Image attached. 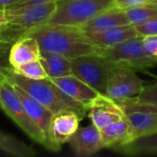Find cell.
Instances as JSON below:
<instances>
[{
	"label": "cell",
	"instance_id": "obj_20",
	"mask_svg": "<svg viewBox=\"0 0 157 157\" xmlns=\"http://www.w3.org/2000/svg\"><path fill=\"white\" fill-rule=\"evenodd\" d=\"M115 151L131 156L157 155V131L138 137Z\"/></svg>",
	"mask_w": 157,
	"mask_h": 157
},
{
	"label": "cell",
	"instance_id": "obj_3",
	"mask_svg": "<svg viewBox=\"0 0 157 157\" xmlns=\"http://www.w3.org/2000/svg\"><path fill=\"white\" fill-rule=\"evenodd\" d=\"M57 2L29 4L6 7L7 24L2 28L3 40L13 44L27 31L47 24L56 9Z\"/></svg>",
	"mask_w": 157,
	"mask_h": 157
},
{
	"label": "cell",
	"instance_id": "obj_18",
	"mask_svg": "<svg viewBox=\"0 0 157 157\" xmlns=\"http://www.w3.org/2000/svg\"><path fill=\"white\" fill-rule=\"evenodd\" d=\"M104 148H118L129 144L134 139L132 126L126 118L120 120L100 131Z\"/></svg>",
	"mask_w": 157,
	"mask_h": 157
},
{
	"label": "cell",
	"instance_id": "obj_13",
	"mask_svg": "<svg viewBox=\"0 0 157 157\" xmlns=\"http://www.w3.org/2000/svg\"><path fill=\"white\" fill-rule=\"evenodd\" d=\"M69 144L74 154L79 157L91 156L104 148L100 131L93 124L79 127Z\"/></svg>",
	"mask_w": 157,
	"mask_h": 157
},
{
	"label": "cell",
	"instance_id": "obj_6",
	"mask_svg": "<svg viewBox=\"0 0 157 157\" xmlns=\"http://www.w3.org/2000/svg\"><path fill=\"white\" fill-rule=\"evenodd\" d=\"M115 65L101 53L86 54L71 59L72 74L103 95H106L108 79Z\"/></svg>",
	"mask_w": 157,
	"mask_h": 157
},
{
	"label": "cell",
	"instance_id": "obj_32",
	"mask_svg": "<svg viewBox=\"0 0 157 157\" xmlns=\"http://www.w3.org/2000/svg\"><path fill=\"white\" fill-rule=\"evenodd\" d=\"M6 77V68L0 67V81L3 80L4 78Z\"/></svg>",
	"mask_w": 157,
	"mask_h": 157
},
{
	"label": "cell",
	"instance_id": "obj_5",
	"mask_svg": "<svg viewBox=\"0 0 157 157\" xmlns=\"http://www.w3.org/2000/svg\"><path fill=\"white\" fill-rule=\"evenodd\" d=\"M0 109L32 141L47 149L48 144L44 134L28 115L7 76L0 81Z\"/></svg>",
	"mask_w": 157,
	"mask_h": 157
},
{
	"label": "cell",
	"instance_id": "obj_30",
	"mask_svg": "<svg viewBox=\"0 0 157 157\" xmlns=\"http://www.w3.org/2000/svg\"><path fill=\"white\" fill-rule=\"evenodd\" d=\"M7 24V19L6 17V8L0 7V28L5 27Z\"/></svg>",
	"mask_w": 157,
	"mask_h": 157
},
{
	"label": "cell",
	"instance_id": "obj_28",
	"mask_svg": "<svg viewBox=\"0 0 157 157\" xmlns=\"http://www.w3.org/2000/svg\"><path fill=\"white\" fill-rule=\"evenodd\" d=\"M57 1L58 0H18L14 6H21V5H29V4H45V3L57 2Z\"/></svg>",
	"mask_w": 157,
	"mask_h": 157
},
{
	"label": "cell",
	"instance_id": "obj_14",
	"mask_svg": "<svg viewBox=\"0 0 157 157\" xmlns=\"http://www.w3.org/2000/svg\"><path fill=\"white\" fill-rule=\"evenodd\" d=\"M50 79L67 96L85 106L87 110L91 103L99 95L98 91L74 75Z\"/></svg>",
	"mask_w": 157,
	"mask_h": 157
},
{
	"label": "cell",
	"instance_id": "obj_17",
	"mask_svg": "<svg viewBox=\"0 0 157 157\" xmlns=\"http://www.w3.org/2000/svg\"><path fill=\"white\" fill-rule=\"evenodd\" d=\"M86 35L102 49L117 45L126 40L140 36L136 28L132 24L117 26L103 31L87 33Z\"/></svg>",
	"mask_w": 157,
	"mask_h": 157
},
{
	"label": "cell",
	"instance_id": "obj_34",
	"mask_svg": "<svg viewBox=\"0 0 157 157\" xmlns=\"http://www.w3.org/2000/svg\"><path fill=\"white\" fill-rule=\"evenodd\" d=\"M152 3H153L154 5H155V6H157V0H155V1H154V2H152Z\"/></svg>",
	"mask_w": 157,
	"mask_h": 157
},
{
	"label": "cell",
	"instance_id": "obj_29",
	"mask_svg": "<svg viewBox=\"0 0 157 157\" xmlns=\"http://www.w3.org/2000/svg\"><path fill=\"white\" fill-rule=\"evenodd\" d=\"M11 45H12V44L9 43V42L0 40V57L5 56V55L6 54V52H9Z\"/></svg>",
	"mask_w": 157,
	"mask_h": 157
},
{
	"label": "cell",
	"instance_id": "obj_11",
	"mask_svg": "<svg viewBox=\"0 0 157 157\" xmlns=\"http://www.w3.org/2000/svg\"><path fill=\"white\" fill-rule=\"evenodd\" d=\"M91 123L99 131L125 118L123 110L116 100L107 95L99 94L87 110Z\"/></svg>",
	"mask_w": 157,
	"mask_h": 157
},
{
	"label": "cell",
	"instance_id": "obj_33",
	"mask_svg": "<svg viewBox=\"0 0 157 157\" xmlns=\"http://www.w3.org/2000/svg\"><path fill=\"white\" fill-rule=\"evenodd\" d=\"M0 40L4 41L3 40V35H2V28H0Z\"/></svg>",
	"mask_w": 157,
	"mask_h": 157
},
{
	"label": "cell",
	"instance_id": "obj_7",
	"mask_svg": "<svg viewBox=\"0 0 157 157\" xmlns=\"http://www.w3.org/2000/svg\"><path fill=\"white\" fill-rule=\"evenodd\" d=\"M101 54L117 65L126 66L133 70H145L157 63L156 58L146 52L142 36L104 48Z\"/></svg>",
	"mask_w": 157,
	"mask_h": 157
},
{
	"label": "cell",
	"instance_id": "obj_31",
	"mask_svg": "<svg viewBox=\"0 0 157 157\" xmlns=\"http://www.w3.org/2000/svg\"><path fill=\"white\" fill-rule=\"evenodd\" d=\"M18 0H0V7H8L14 6Z\"/></svg>",
	"mask_w": 157,
	"mask_h": 157
},
{
	"label": "cell",
	"instance_id": "obj_26",
	"mask_svg": "<svg viewBox=\"0 0 157 157\" xmlns=\"http://www.w3.org/2000/svg\"><path fill=\"white\" fill-rule=\"evenodd\" d=\"M143 42L146 52L157 59V34L144 36Z\"/></svg>",
	"mask_w": 157,
	"mask_h": 157
},
{
	"label": "cell",
	"instance_id": "obj_24",
	"mask_svg": "<svg viewBox=\"0 0 157 157\" xmlns=\"http://www.w3.org/2000/svg\"><path fill=\"white\" fill-rule=\"evenodd\" d=\"M138 100L157 109V83L144 86L143 91L136 97Z\"/></svg>",
	"mask_w": 157,
	"mask_h": 157
},
{
	"label": "cell",
	"instance_id": "obj_16",
	"mask_svg": "<svg viewBox=\"0 0 157 157\" xmlns=\"http://www.w3.org/2000/svg\"><path fill=\"white\" fill-rule=\"evenodd\" d=\"M40 50L35 39L29 36H22L17 39L9 50V63L16 67L35 60H40Z\"/></svg>",
	"mask_w": 157,
	"mask_h": 157
},
{
	"label": "cell",
	"instance_id": "obj_35",
	"mask_svg": "<svg viewBox=\"0 0 157 157\" xmlns=\"http://www.w3.org/2000/svg\"><path fill=\"white\" fill-rule=\"evenodd\" d=\"M3 8H4V7H3Z\"/></svg>",
	"mask_w": 157,
	"mask_h": 157
},
{
	"label": "cell",
	"instance_id": "obj_27",
	"mask_svg": "<svg viewBox=\"0 0 157 157\" xmlns=\"http://www.w3.org/2000/svg\"><path fill=\"white\" fill-rule=\"evenodd\" d=\"M155 0H114V6L125 10L137 6H142L154 2Z\"/></svg>",
	"mask_w": 157,
	"mask_h": 157
},
{
	"label": "cell",
	"instance_id": "obj_19",
	"mask_svg": "<svg viewBox=\"0 0 157 157\" xmlns=\"http://www.w3.org/2000/svg\"><path fill=\"white\" fill-rule=\"evenodd\" d=\"M40 61L47 74L48 78L62 77L72 74L71 59L56 53L40 52Z\"/></svg>",
	"mask_w": 157,
	"mask_h": 157
},
{
	"label": "cell",
	"instance_id": "obj_22",
	"mask_svg": "<svg viewBox=\"0 0 157 157\" xmlns=\"http://www.w3.org/2000/svg\"><path fill=\"white\" fill-rule=\"evenodd\" d=\"M130 24L137 26L157 17V6L153 3L137 6L124 10Z\"/></svg>",
	"mask_w": 157,
	"mask_h": 157
},
{
	"label": "cell",
	"instance_id": "obj_1",
	"mask_svg": "<svg viewBox=\"0 0 157 157\" xmlns=\"http://www.w3.org/2000/svg\"><path fill=\"white\" fill-rule=\"evenodd\" d=\"M24 35L36 40L40 52L61 54L69 59L101 53L103 50L79 27L47 23L27 31Z\"/></svg>",
	"mask_w": 157,
	"mask_h": 157
},
{
	"label": "cell",
	"instance_id": "obj_10",
	"mask_svg": "<svg viewBox=\"0 0 157 157\" xmlns=\"http://www.w3.org/2000/svg\"><path fill=\"white\" fill-rule=\"evenodd\" d=\"M82 120L83 118L80 115L70 110L53 114L49 131L51 151L59 152L63 144L69 143L79 128Z\"/></svg>",
	"mask_w": 157,
	"mask_h": 157
},
{
	"label": "cell",
	"instance_id": "obj_8",
	"mask_svg": "<svg viewBox=\"0 0 157 157\" xmlns=\"http://www.w3.org/2000/svg\"><path fill=\"white\" fill-rule=\"evenodd\" d=\"M117 103L132 126L134 139L157 131L156 108L141 102L136 97L120 100Z\"/></svg>",
	"mask_w": 157,
	"mask_h": 157
},
{
	"label": "cell",
	"instance_id": "obj_23",
	"mask_svg": "<svg viewBox=\"0 0 157 157\" xmlns=\"http://www.w3.org/2000/svg\"><path fill=\"white\" fill-rule=\"evenodd\" d=\"M11 70L17 74L20 75L24 77L29 78V79H45L48 78L47 74L40 63V60H35L16 67H12Z\"/></svg>",
	"mask_w": 157,
	"mask_h": 157
},
{
	"label": "cell",
	"instance_id": "obj_12",
	"mask_svg": "<svg viewBox=\"0 0 157 157\" xmlns=\"http://www.w3.org/2000/svg\"><path fill=\"white\" fill-rule=\"evenodd\" d=\"M13 86L28 115L44 134L48 144L47 150L51 151V144L49 141V131H50V125L53 113L50 109H48L45 106H43L41 103H40L37 99L31 97L29 93H27L24 89H22L21 87H19L15 84H13Z\"/></svg>",
	"mask_w": 157,
	"mask_h": 157
},
{
	"label": "cell",
	"instance_id": "obj_4",
	"mask_svg": "<svg viewBox=\"0 0 157 157\" xmlns=\"http://www.w3.org/2000/svg\"><path fill=\"white\" fill-rule=\"evenodd\" d=\"M112 6L114 0H58L48 24L80 28Z\"/></svg>",
	"mask_w": 157,
	"mask_h": 157
},
{
	"label": "cell",
	"instance_id": "obj_21",
	"mask_svg": "<svg viewBox=\"0 0 157 157\" xmlns=\"http://www.w3.org/2000/svg\"><path fill=\"white\" fill-rule=\"evenodd\" d=\"M0 151L17 157L36 155V152L31 146L2 131H0Z\"/></svg>",
	"mask_w": 157,
	"mask_h": 157
},
{
	"label": "cell",
	"instance_id": "obj_25",
	"mask_svg": "<svg viewBox=\"0 0 157 157\" xmlns=\"http://www.w3.org/2000/svg\"><path fill=\"white\" fill-rule=\"evenodd\" d=\"M140 34V36H147V35H153L157 34V17L150 19L146 22H144L142 24H139L137 26H134Z\"/></svg>",
	"mask_w": 157,
	"mask_h": 157
},
{
	"label": "cell",
	"instance_id": "obj_2",
	"mask_svg": "<svg viewBox=\"0 0 157 157\" xmlns=\"http://www.w3.org/2000/svg\"><path fill=\"white\" fill-rule=\"evenodd\" d=\"M7 78L37 99L53 114L61 111H75L83 119L87 115V109L67 96L50 78L29 79L6 68Z\"/></svg>",
	"mask_w": 157,
	"mask_h": 157
},
{
	"label": "cell",
	"instance_id": "obj_15",
	"mask_svg": "<svg viewBox=\"0 0 157 157\" xmlns=\"http://www.w3.org/2000/svg\"><path fill=\"white\" fill-rule=\"evenodd\" d=\"M130 24L124 10L112 6L102 13L98 14L84 25L80 29L86 33L99 32L113 27Z\"/></svg>",
	"mask_w": 157,
	"mask_h": 157
},
{
	"label": "cell",
	"instance_id": "obj_9",
	"mask_svg": "<svg viewBox=\"0 0 157 157\" xmlns=\"http://www.w3.org/2000/svg\"><path fill=\"white\" fill-rule=\"evenodd\" d=\"M144 87V82L135 74V70L116 64L109 76L106 95L120 101L137 97Z\"/></svg>",
	"mask_w": 157,
	"mask_h": 157
}]
</instances>
